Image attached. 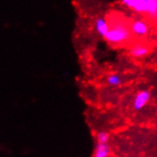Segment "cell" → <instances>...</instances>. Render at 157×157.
I'll use <instances>...</instances> for the list:
<instances>
[{
    "instance_id": "1",
    "label": "cell",
    "mask_w": 157,
    "mask_h": 157,
    "mask_svg": "<svg viewBox=\"0 0 157 157\" xmlns=\"http://www.w3.org/2000/svg\"><path fill=\"white\" fill-rule=\"evenodd\" d=\"M109 30L106 35L105 40L115 47H121L126 44H128L132 40V33L131 31V26L128 24V22L115 19L109 21Z\"/></svg>"
},
{
    "instance_id": "2",
    "label": "cell",
    "mask_w": 157,
    "mask_h": 157,
    "mask_svg": "<svg viewBox=\"0 0 157 157\" xmlns=\"http://www.w3.org/2000/svg\"><path fill=\"white\" fill-rule=\"evenodd\" d=\"M121 3L133 12L146 14L152 19L157 16V0H120Z\"/></svg>"
},
{
    "instance_id": "3",
    "label": "cell",
    "mask_w": 157,
    "mask_h": 157,
    "mask_svg": "<svg viewBox=\"0 0 157 157\" xmlns=\"http://www.w3.org/2000/svg\"><path fill=\"white\" fill-rule=\"evenodd\" d=\"M151 52V47L149 44L145 42H136L133 43L130 49H128V53L133 58H144Z\"/></svg>"
},
{
    "instance_id": "4",
    "label": "cell",
    "mask_w": 157,
    "mask_h": 157,
    "mask_svg": "<svg viewBox=\"0 0 157 157\" xmlns=\"http://www.w3.org/2000/svg\"><path fill=\"white\" fill-rule=\"evenodd\" d=\"M131 31L132 35L136 37H145L150 33V26L143 19H135L131 24Z\"/></svg>"
},
{
    "instance_id": "5",
    "label": "cell",
    "mask_w": 157,
    "mask_h": 157,
    "mask_svg": "<svg viewBox=\"0 0 157 157\" xmlns=\"http://www.w3.org/2000/svg\"><path fill=\"white\" fill-rule=\"evenodd\" d=\"M151 99V91L147 90H140L135 95V98L133 100V109L135 110L142 109L150 101Z\"/></svg>"
},
{
    "instance_id": "6",
    "label": "cell",
    "mask_w": 157,
    "mask_h": 157,
    "mask_svg": "<svg viewBox=\"0 0 157 157\" xmlns=\"http://www.w3.org/2000/svg\"><path fill=\"white\" fill-rule=\"evenodd\" d=\"M94 27L96 33L102 36V37H106V35L109 30V20L106 17H98L96 18V20L94 22Z\"/></svg>"
},
{
    "instance_id": "7",
    "label": "cell",
    "mask_w": 157,
    "mask_h": 157,
    "mask_svg": "<svg viewBox=\"0 0 157 157\" xmlns=\"http://www.w3.org/2000/svg\"><path fill=\"white\" fill-rule=\"evenodd\" d=\"M110 147L108 144L98 143L95 147L94 157H109L110 155Z\"/></svg>"
},
{
    "instance_id": "8",
    "label": "cell",
    "mask_w": 157,
    "mask_h": 157,
    "mask_svg": "<svg viewBox=\"0 0 157 157\" xmlns=\"http://www.w3.org/2000/svg\"><path fill=\"white\" fill-rule=\"evenodd\" d=\"M107 82L109 86L112 87H118L122 84V78L116 73H110L107 77Z\"/></svg>"
},
{
    "instance_id": "9",
    "label": "cell",
    "mask_w": 157,
    "mask_h": 157,
    "mask_svg": "<svg viewBox=\"0 0 157 157\" xmlns=\"http://www.w3.org/2000/svg\"><path fill=\"white\" fill-rule=\"evenodd\" d=\"M97 141L98 143L101 144H108L109 140V134L106 132H100L97 133Z\"/></svg>"
},
{
    "instance_id": "10",
    "label": "cell",
    "mask_w": 157,
    "mask_h": 157,
    "mask_svg": "<svg viewBox=\"0 0 157 157\" xmlns=\"http://www.w3.org/2000/svg\"><path fill=\"white\" fill-rule=\"evenodd\" d=\"M154 20H155V21L157 22V16H156V18H155V19H154Z\"/></svg>"
}]
</instances>
